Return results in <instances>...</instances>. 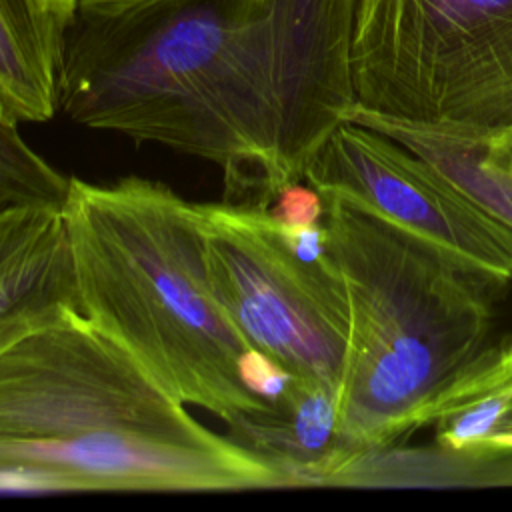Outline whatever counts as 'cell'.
<instances>
[{"mask_svg":"<svg viewBox=\"0 0 512 512\" xmlns=\"http://www.w3.org/2000/svg\"><path fill=\"white\" fill-rule=\"evenodd\" d=\"M206 264L216 298L244 340L292 376L338 392L348 302L328 252L302 260L266 208L198 204Z\"/></svg>","mask_w":512,"mask_h":512,"instance_id":"6","label":"cell"},{"mask_svg":"<svg viewBox=\"0 0 512 512\" xmlns=\"http://www.w3.org/2000/svg\"><path fill=\"white\" fill-rule=\"evenodd\" d=\"M54 2H58V4H60V6H64V8H72L76 0H54Z\"/></svg>","mask_w":512,"mask_h":512,"instance_id":"17","label":"cell"},{"mask_svg":"<svg viewBox=\"0 0 512 512\" xmlns=\"http://www.w3.org/2000/svg\"><path fill=\"white\" fill-rule=\"evenodd\" d=\"M454 456L492 464L512 460V336L484 344L436 392L424 428Z\"/></svg>","mask_w":512,"mask_h":512,"instance_id":"9","label":"cell"},{"mask_svg":"<svg viewBox=\"0 0 512 512\" xmlns=\"http://www.w3.org/2000/svg\"><path fill=\"white\" fill-rule=\"evenodd\" d=\"M356 0H76L60 112L222 170L270 208L356 108Z\"/></svg>","mask_w":512,"mask_h":512,"instance_id":"1","label":"cell"},{"mask_svg":"<svg viewBox=\"0 0 512 512\" xmlns=\"http://www.w3.org/2000/svg\"><path fill=\"white\" fill-rule=\"evenodd\" d=\"M304 182L370 210L500 288L512 282V228L374 128L340 124L310 160Z\"/></svg>","mask_w":512,"mask_h":512,"instance_id":"7","label":"cell"},{"mask_svg":"<svg viewBox=\"0 0 512 512\" xmlns=\"http://www.w3.org/2000/svg\"><path fill=\"white\" fill-rule=\"evenodd\" d=\"M356 108L446 134L512 128V0H356Z\"/></svg>","mask_w":512,"mask_h":512,"instance_id":"5","label":"cell"},{"mask_svg":"<svg viewBox=\"0 0 512 512\" xmlns=\"http://www.w3.org/2000/svg\"><path fill=\"white\" fill-rule=\"evenodd\" d=\"M322 200L348 302L340 436L358 452L386 450L424 428L436 392L486 344L500 286L370 210Z\"/></svg>","mask_w":512,"mask_h":512,"instance_id":"4","label":"cell"},{"mask_svg":"<svg viewBox=\"0 0 512 512\" xmlns=\"http://www.w3.org/2000/svg\"><path fill=\"white\" fill-rule=\"evenodd\" d=\"M486 150L492 160H496L498 164L512 170V128L508 132H504L502 136L490 140Z\"/></svg>","mask_w":512,"mask_h":512,"instance_id":"16","label":"cell"},{"mask_svg":"<svg viewBox=\"0 0 512 512\" xmlns=\"http://www.w3.org/2000/svg\"><path fill=\"white\" fill-rule=\"evenodd\" d=\"M240 372L246 388L260 400L274 404L294 378L284 366L256 348H250L240 362Z\"/></svg>","mask_w":512,"mask_h":512,"instance_id":"15","label":"cell"},{"mask_svg":"<svg viewBox=\"0 0 512 512\" xmlns=\"http://www.w3.org/2000/svg\"><path fill=\"white\" fill-rule=\"evenodd\" d=\"M72 8L0 0V120L48 122L60 112L62 36Z\"/></svg>","mask_w":512,"mask_h":512,"instance_id":"10","label":"cell"},{"mask_svg":"<svg viewBox=\"0 0 512 512\" xmlns=\"http://www.w3.org/2000/svg\"><path fill=\"white\" fill-rule=\"evenodd\" d=\"M70 178L40 156L18 132L0 120V210L14 206H62Z\"/></svg>","mask_w":512,"mask_h":512,"instance_id":"12","label":"cell"},{"mask_svg":"<svg viewBox=\"0 0 512 512\" xmlns=\"http://www.w3.org/2000/svg\"><path fill=\"white\" fill-rule=\"evenodd\" d=\"M292 488L216 434L74 304L0 336V492H236Z\"/></svg>","mask_w":512,"mask_h":512,"instance_id":"2","label":"cell"},{"mask_svg":"<svg viewBox=\"0 0 512 512\" xmlns=\"http://www.w3.org/2000/svg\"><path fill=\"white\" fill-rule=\"evenodd\" d=\"M350 122L374 128L444 172L494 218L512 228V170L490 158V140L446 134L422 126L358 116Z\"/></svg>","mask_w":512,"mask_h":512,"instance_id":"11","label":"cell"},{"mask_svg":"<svg viewBox=\"0 0 512 512\" xmlns=\"http://www.w3.org/2000/svg\"><path fill=\"white\" fill-rule=\"evenodd\" d=\"M44 220V204L0 210V312L20 306L32 294L34 252Z\"/></svg>","mask_w":512,"mask_h":512,"instance_id":"13","label":"cell"},{"mask_svg":"<svg viewBox=\"0 0 512 512\" xmlns=\"http://www.w3.org/2000/svg\"><path fill=\"white\" fill-rule=\"evenodd\" d=\"M226 436L282 470L292 488L330 486L358 452L340 436L338 392L296 376L268 410L228 426Z\"/></svg>","mask_w":512,"mask_h":512,"instance_id":"8","label":"cell"},{"mask_svg":"<svg viewBox=\"0 0 512 512\" xmlns=\"http://www.w3.org/2000/svg\"><path fill=\"white\" fill-rule=\"evenodd\" d=\"M268 210L288 228L310 226L324 220V200L320 192L304 180L284 186Z\"/></svg>","mask_w":512,"mask_h":512,"instance_id":"14","label":"cell"},{"mask_svg":"<svg viewBox=\"0 0 512 512\" xmlns=\"http://www.w3.org/2000/svg\"><path fill=\"white\" fill-rule=\"evenodd\" d=\"M62 218L76 308L154 384L226 428L270 408L242 380L252 346L212 288L196 202L140 176L70 178Z\"/></svg>","mask_w":512,"mask_h":512,"instance_id":"3","label":"cell"}]
</instances>
